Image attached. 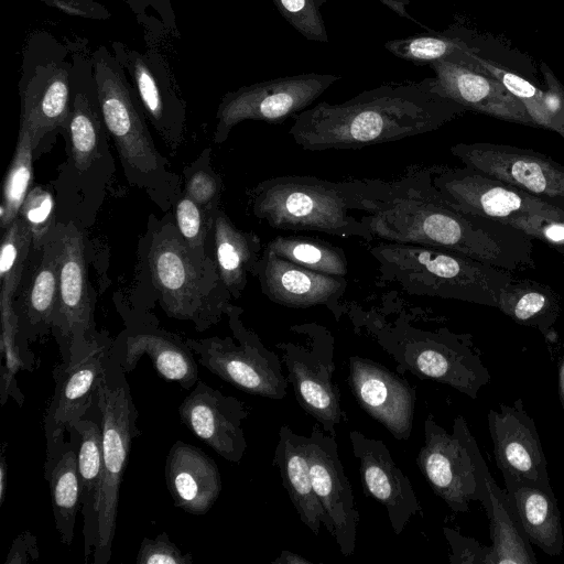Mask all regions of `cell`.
<instances>
[{
  "mask_svg": "<svg viewBox=\"0 0 564 564\" xmlns=\"http://www.w3.org/2000/svg\"><path fill=\"white\" fill-rule=\"evenodd\" d=\"M361 219L376 239L442 248L510 272L533 267V239L498 221L451 206L432 182V170L399 180H367Z\"/></svg>",
  "mask_w": 564,
  "mask_h": 564,
  "instance_id": "obj_1",
  "label": "cell"
},
{
  "mask_svg": "<svg viewBox=\"0 0 564 564\" xmlns=\"http://www.w3.org/2000/svg\"><path fill=\"white\" fill-rule=\"evenodd\" d=\"M466 111L435 90L434 78L390 83L301 111L289 134L308 151L359 149L437 130Z\"/></svg>",
  "mask_w": 564,
  "mask_h": 564,
  "instance_id": "obj_2",
  "label": "cell"
},
{
  "mask_svg": "<svg viewBox=\"0 0 564 564\" xmlns=\"http://www.w3.org/2000/svg\"><path fill=\"white\" fill-rule=\"evenodd\" d=\"M134 290L128 301L150 311L155 301L175 319L197 332L218 324L232 305L213 256L198 259L180 235L172 210L151 214L139 240Z\"/></svg>",
  "mask_w": 564,
  "mask_h": 564,
  "instance_id": "obj_3",
  "label": "cell"
},
{
  "mask_svg": "<svg viewBox=\"0 0 564 564\" xmlns=\"http://www.w3.org/2000/svg\"><path fill=\"white\" fill-rule=\"evenodd\" d=\"M93 65L100 111L127 182L143 191L162 212L172 210L183 182L156 149L135 90L104 47L93 55Z\"/></svg>",
  "mask_w": 564,
  "mask_h": 564,
  "instance_id": "obj_4",
  "label": "cell"
},
{
  "mask_svg": "<svg viewBox=\"0 0 564 564\" xmlns=\"http://www.w3.org/2000/svg\"><path fill=\"white\" fill-rule=\"evenodd\" d=\"M66 160L52 182L58 223H74L83 230L94 226L116 173L110 135L94 88L73 86L67 127L62 134Z\"/></svg>",
  "mask_w": 564,
  "mask_h": 564,
  "instance_id": "obj_5",
  "label": "cell"
},
{
  "mask_svg": "<svg viewBox=\"0 0 564 564\" xmlns=\"http://www.w3.org/2000/svg\"><path fill=\"white\" fill-rule=\"evenodd\" d=\"M367 180L329 181L285 175L267 178L249 191L250 209L269 226L293 231H319L372 241L361 219Z\"/></svg>",
  "mask_w": 564,
  "mask_h": 564,
  "instance_id": "obj_6",
  "label": "cell"
},
{
  "mask_svg": "<svg viewBox=\"0 0 564 564\" xmlns=\"http://www.w3.org/2000/svg\"><path fill=\"white\" fill-rule=\"evenodd\" d=\"M371 254L386 280L410 294L496 307L512 272L442 248L381 241Z\"/></svg>",
  "mask_w": 564,
  "mask_h": 564,
  "instance_id": "obj_7",
  "label": "cell"
},
{
  "mask_svg": "<svg viewBox=\"0 0 564 564\" xmlns=\"http://www.w3.org/2000/svg\"><path fill=\"white\" fill-rule=\"evenodd\" d=\"M126 371L110 357L102 376L96 404L102 427V473L91 522L84 534V557L94 555L95 564H107L116 535L119 490L133 440L142 432L137 425L139 412L133 402Z\"/></svg>",
  "mask_w": 564,
  "mask_h": 564,
  "instance_id": "obj_8",
  "label": "cell"
},
{
  "mask_svg": "<svg viewBox=\"0 0 564 564\" xmlns=\"http://www.w3.org/2000/svg\"><path fill=\"white\" fill-rule=\"evenodd\" d=\"M431 170L434 186L457 210L518 229L564 253V209L467 166Z\"/></svg>",
  "mask_w": 564,
  "mask_h": 564,
  "instance_id": "obj_9",
  "label": "cell"
},
{
  "mask_svg": "<svg viewBox=\"0 0 564 564\" xmlns=\"http://www.w3.org/2000/svg\"><path fill=\"white\" fill-rule=\"evenodd\" d=\"M376 337L398 370L449 386L471 399L491 379L469 334H455L447 328L430 332L400 324L377 330Z\"/></svg>",
  "mask_w": 564,
  "mask_h": 564,
  "instance_id": "obj_10",
  "label": "cell"
},
{
  "mask_svg": "<svg viewBox=\"0 0 564 564\" xmlns=\"http://www.w3.org/2000/svg\"><path fill=\"white\" fill-rule=\"evenodd\" d=\"M416 464L425 480L452 511L468 512L471 501H481L488 466L463 415L447 432L429 415L424 422V444Z\"/></svg>",
  "mask_w": 564,
  "mask_h": 564,
  "instance_id": "obj_11",
  "label": "cell"
},
{
  "mask_svg": "<svg viewBox=\"0 0 564 564\" xmlns=\"http://www.w3.org/2000/svg\"><path fill=\"white\" fill-rule=\"evenodd\" d=\"M241 313L240 307L231 305L226 314L234 338H186V343L199 364L224 381L253 395L281 400L286 395L289 381L280 357L246 328Z\"/></svg>",
  "mask_w": 564,
  "mask_h": 564,
  "instance_id": "obj_12",
  "label": "cell"
},
{
  "mask_svg": "<svg viewBox=\"0 0 564 564\" xmlns=\"http://www.w3.org/2000/svg\"><path fill=\"white\" fill-rule=\"evenodd\" d=\"M113 303L124 327L112 341L110 357L130 372L148 355L164 380L186 390L193 388L198 381V367L186 338L163 328L154 314L133 306L121 292L115 293Z\"/></svg>",
  "mask_w": 564,
  "mask_h": 564,
  "instance_id": "obj_13",
  "label": "cell"
},
{
  "mask_svg": "<svg viewBox=\"0 0 564 564\" xmlns=\"http://www.w3.org/2000/svg\"><path fill=\"white\" fill-rule=\"evenodd\" d=\"M340 77L307 73L278 77L227 93L220 100L213 141L224 143L236 124L245 120L281 123L305 110Z\"/></svg>",
  "mask_w": 564,
  "mask_h": 564,
  "instance_id": "obj_14",
  "label": "cell"
},
{
  "mask_svg": "<svg viewBox=\"0 0 564 564\" xmlns=\"http://www.w3.org/2000/svg\"><path fill=\"white\" fill-rule=\"evenodd\" d=\"M62 240L58 301L52 335L67 361L72 348L97 337L95 322L96 294L87 271L85 230L74 223H58Z\"/></svg>",
  "mask_w": 564,
  "mask_h": 564,
  "instance_id": "obj_15",
  "label": "cell"
},
{
  "mask_svg": "<svg viewBox=\"0 0 564 564\" xmlns=\"http://www.w3.org/2000/svg\"><path fill=\"white\" fill-rule=\"evenodd\" d=\"M288 370L300 406L316 420L321 429L336 437L343 420L340 393L334 382V346L328 334L308 333L303 344L286 341L276 345Z\"/></svg>",
  "mask_w": 564,
  "mask_h": 564,
  "instance_id": "obj_16",
  "label": "cell"
},
{
  "mask_svg": "<svg viewBox=\"0 0 564 564\" xmlns=\"http://www.w3.org/2000/svg\"><path fill=\"white\" fill-rule=\"evenodd\" d=\"M451 153L464 166L564 209V165L546 154L490 142L457 143Z\"/></svg>",
  "mask_w": 564,
  "mask_h": 564,
  "instance_id": "obj_17",
  "label": "cell"
},
{
  "mask_svg": "<svg viewBox=\"0 0 564 564\" xmlns=\"http://www.w3.org/2000/svg\"><path fill=\"white\" fill-rule=\"evenodd\" d=\"M112 341L109 333L101 330L72 348L68 360L54 368V393L43 420L45 440L65 435L85 417L96 400Z\"/></svg>",
  "mask_w": 564,
  "mask_h": 564,
  "instance_id": "obj_18",
  "label": "cell"
},
{
  "mask_svg": "<svg viewBox=\"0 0 564 564\" xmlns=\"http://www.w3.org/2000/svg\"><path fill=\"white\" fill-rule=\"evenodd\" d=\"M113 56L131 75L135 93L151 126L175 153L186 139V102L158 53H139L113 43Z\"/></svg>",
  "mask_w": 564,
  "mask_h": 564,
  "instance_id": "obj_19",
  "label": "cell"
},
{
  "mask_svg": "<svg viewBox=\"0 0 564 564\" xmlns=\"http://www.w3.org/2000/svg\"><path fill=\"white\" fill-rule=\"evenodd\" d=\"M306 452L313 487L326 518L325 529L340 553L349 556L356 547L359 513L336 440L315 426L306 436Z\"/></svg>",
  "mask_w": 564,
  "mask_h": 564,
  "instance_id": "obj_20",
  "label": "cell"
},
{
  "mask_svg": "<svg viewBox=\"0 0 564 564\" xmlns=\"http://www.w3.org/2000/svg\"><path fill=\"white\" fill-rule=\"evenodd\" d=\"M430 66L435 73V90L467 111L536 128L521 101L498 79L470 63L465 53Z\"/></svg>",
  "mask_w": 564,
  "mask_h": 564,
  "instance_id": "obj_21",
  "label": "cell"
},
{
  "mask_svg": "<svg viewBox=\"0 0 564 564\" xmlns=\"http://www.w3.org/2000/svg\"><path fill=\"white\" fill-rule=\"evenodd\" d=\"M348 383L359 406L398 441L411 436L416 391L405 379L368 358L348 359Z\"/></svg>",
  "mask_w": 564,
  "mask_h": 564,
  "instance_id": "obj_22",
  "label": "cell"
},
{
  "mask_svg": "<svg viewBox=\"0 0 564 564\" xmlns=\"http://www.w3.org/2000/svg\"><path fill=\"white\" fill-rule=\"evenodd\" d=\"M182 423L219 456L239 463L247 449L242 423L248 416L245 403L226 395L203 380L178 406Z\"/></svg>",
  "mask_w": 564,
  "mask_h": 564,
  "instance_id": "obj_23",
  "label": "cell"
},
{
  "mask_svg": "<svg viewBox=\"0 0 564 564\" xmlns=\"http://www.w3.org/2000/svg\"><path fill=\"white\" fill-rule=\"evenodd\" d=\"M349 441L359 462L365 495L384 507L393 532L401 534L412 517L422 511L410 479L395 464L383 441L359 431H350Z\"/></svg>",
  "mask_w": 564,
  "mask_h": 564,
  "instance_id": "obj_24",
  "label": "cell"
},
{
  "mask_svg": "<svg viewBox=\"0 0 564 564\" xmlns=\"http://www.w3.org/2000/svg\"><path fill=\"white\" fill-rule=\"evenodd\" d=\"M488 426L495 460L501 473L550 485L540 435L521 398L489 410Z\"/></svg>",
  "mask_w": 564,
  "mask_h": 564,
  "instance_id": "obj_25",
  "label": "cell"
},
{
  "mask_svg": "<svg viewBox=\"0 0 564 564\" xmlns=\"http://www.w3.org/2000/svg\"><path fill=\"white\" fill-rule=\"evenodd\" d=\"M61 258L58 224L54 237L42 249H31L13 301L20 332L29 343L52 333L58 301Z\"/></svg>",
  "mask_w": 564,
  "mask_h": 564,
  "instance_id": "obj_26",
  "label": "cell"
},
{
  "mask_svg": "<svg viewBox=\"0 0 564 564\" xmlns=\"http://www.w3.org/2000/svg\"><path fill=\"white\" fill-rule=\"evenodd\" d=\"M69 72L54 64L40 66L22 93L20 124L31 133L34 158L46 153L65 131L72 108Z\"/></svg>",
  "mask_w": 564,
  "mask_h": 564,
  "instance_id": "obj_27",
  "label": "cell"
},
{
  "mask_svg": "<svg viewBox=\"0 0 564 564\" xmlns=\"http://www.w3.org/2000/svg\"><path fill=\"white\" fill-rule=\"evenodd\" d=\"M256 278L262 293L272 302L296 308L335 303L344 294L345 276L321 273L263 248Z\"/></svg>",
  "mask_w": 564,
  "mask_h": 564,
  "instance_id": "obj_28",
  "label": "cell"
},
{
  "mask_svg": "<svg viewBox=\"0 0 564 564\" xmlns=\"http://www.w3.org/2000/svg\"><path fill=\"white\" fill-rule=\"evenodd\" d=\"M164 476L174 506L194 516L207 513L223 488L216 462L200 448L183 441L171 446Z\"/></svg>",
  "mask_w": 564,
  "mask_h": 564,
  "instance_id": "obj_29",
  "label": "cell"
},
{
  "mask_svg": "<svg viewBox=\"0 0 564 564\" xmlns=\"http://www.w3.org/2000/svg\"><path fill=\"white\" fill-rule=\"evenodd\" d=\"M512 509L531 544L550 556L564 547V533L557 499L550 485L502 473Z\"/></svg>",
  "mask_w": 564,
  "mask_h": 564,
  "instance_id": "obj_30",
  "label": "cell"
},
{
  "mask_svg": "<svg viewBox=\"0 0 564 564\" xmlns=\"http://www.w3.org/2000/svg\"><path fill=\"white\" fill-rule=\"evenodd\" d=\"M465 57L498 79L516 96L536 128L556 132L564 140V85L546 63H540L545 85V89H542L522 76L482 57L476 47L465 53Z\"/></svg>",
  "mask_w": 564,
  "mask_h": 564,
  "instance_id": "obj_31",
  "label": "cell"
},
{
  "mask_svg": "<svg viewBox=\"0 0 564 564\" xmlns=\"http://www.w3.org/2000/svg\"><path fill=\"white\" fill-rule=\"evenodd\" d=\"M220 280L232 299H239L248 275L256 276L263 248L260 238L236 227L228 215L218 208L214 215L207 241Z\"/></svg>",
  "mask_w": 564,
  "mask_h": 564,
  "instance_id": "obj_32",
  "label": "cell"
},
{
  "mask_svg": "<svg viewBox=\"0 0 564 564\" xmlns=\"http://www.w3.org/2000/svg\"><path fill=\"white\" fill-rule=\"evenodd\" d=\"M273 464L301 521L318 535L326 518L315 494L306 452V436L282 425L278 434Z\"/></svg>",
  "mask_w": 564,
  "mask_h": 564,
  "instance_id": "obj_33",
  "label": "cell"
},
{
  "mask_svg": "<svg viewBox=\"0 0 564 564\" xmlns=\"http://www.w3.org/2000/svg\"><path fill=\"white\" fill-rule=\"evenodd\" d=\"M64 435L46 440L44 478L51 492L53 517L61 542L69 546L74 539L78 511H82L80 479L75 442Z\"/></svg>",
  "mask_w": 564,
  "mask_h": 564,
  "instance_id": "obj_34",
  "label": "cell"
},
{
  "mask_svg": "<svg viewBox=\"0 0 564 564\" xmlns=\"http://www.w3.org/2000/svg\"><path fill=\"white\" fill-rule=\"evenodd\" d=\"M490 522V564H536L531 542L525 535L506 490H502L490 471L486 477L482 500Z\"/></svg>",
  "mask_w": 564,
  "mask_h": 564,
  "instance_id": "obj_35",
  "label": "cell"
},
{
  "mask_svg": "<svg viewBox=\"0 0 564 564\" xmlns=\"http://www.w3.org/2000/svg\"><path fill=\"white\" fill-rule=\"evenodd\" d=\"M497 308L520 325L533 327L550 337L561 306L557 293L543 283L517 279L501 290Z\"/></svg>",
  "mask_w": 564,
  "mask_h": 564,
  "instance_id": "obj_36",
  "label": "cell"
},
{
  "mask_svg": "<svg viewBox=\"0 0 564 564\" xmlns=\"http://www.w3.org/2000/svg\"><path fill=\"white\" fill-rule=\"evenodd\" d=\"M32 249L31 231L18 216L3 231L0 247V313L1 319L13 318V301Z\"/></svg>",
  "mask_w": 564,
  "mask_h": 564,
  "instance_id": "obj_37",
  "label": "cell"
},
{
  "mask_svg": "<svg viewBox=\"0 0 564 564\" xmlns=\"http://www.w3.org/2000/svg\"><path fill=\"white\" fill-rule=\"evenodd\" d=\"M77 434V465L82 491L83 534L91 522L102 473V427L100 421L83 417L73 427Z\"/></svg>",
  "mask_w": 564,
  "mask_h": 564,
  "instance_id": "obj_38",
  "label": "cell"
},
{
  "mask_svg": "<svg viewBox=\"0 0 564 564\" xmlns=\"http://www.w3.org/2000/svg\"><path fill=\"white\" fill-rule=\"evenodd\" d=\"M264 248L291 262L321 273L345 276L348 272V261L343 249L325 240L278 236Z\"/></svg>",
  "mask_w": 564,
  "mask_h": 564,
  "instance_id": "obj_39",
  "label": "cell"
},
{
  "mask_svg": "<svg viewBox=\"0 0 564 564\" xmlns=\"http://www.w3.org/2000/svg\"><path fill=\"white\" fill-rule=\"evenodd\" d=\"M34 151L30 131L20 124L18 141L8 166L0 204V227L4 231L19 216L21 206L31 188Z\"/></svg>",
  "mask_w": 564,
  "mask_h": 564,
  "instance_id": "obj_40",
  "label": "cell"
},
{
  "mask_svg": "<svg viewBox=\"0 0 564 564\" xmlns=\"http://www.w3.org/2000/svg\"><path fill=\"white\" fill-rule=\"evenodd\" d=\"M394 56L415 65L451 59L474 48L460 36L446 33L419 34L395 39L383 44Z\"/></svg>",
  "mask_w": 564,
  "mask_h": 564,
  "instance_id": "obj_41",
  "label": "cell"
},
{
  "mask_svg": "<svg viewBox=\"0 0 564 564\" xmlns=\"http://www.w3.org/2000/svg\"><path fill=\"white\" fill-rule=\"evenodd\" d=\"M32 235V248L42 249L55 235L58 219L54 191L48 186H31L19 213Z\"/></svg>",
  "mask_w": 564,
  "mask_h": 564,
  "instance_id": "obj_42",
  "label": "cell"
},
{
  "mask_svg": "<svg viewBox=\"0 0 564 564\" xmlns=\"http://www.w3.org/2000/svg\"><path fill=\"white\" fill-rule=\"evenodd\" d=\"M172 213L180 235L192 252L200 260L210 257L207 241L216 212L204 208L183 189L173 203Z\"/></svg>",
  "mask_w": 564,
  "mask_h": 564,
  "instance_id": "obj_43",
  "label": "cell"
},
{
  "mask_svg": "<svg viewBox=\"0 0 564 564\" xmlns=\"http://www.w3.org/2000/svg\"><path fill=\"white\" fill-rule=\"evenodd\" d=\"M212 149H204L189 165L183 169V189L204 208L216 212L220 208L224 182L214 169Z\"/></svg>",
  "mask_w": 564,
  "mask_h": 564,
  "instance_id": "obj_44",
  "label": "cell"
},
{
  "mask_svg": "<svg viewBox=\"0 0 564 564\" xmlns=\"http://www.w3.org/2000/svg\"><path fill=\"white\" fill-rule=\"evenodd\" d=\"M280 14L302 36L310 41L328 43L326 25L321 12L326 0H272Z\"/></svg>",
  "mask_w": 564,
  "mask_h": 564,
  "instance_id": "obj_45",
  "label": "cell"
},
{
  "mask_svg": "<svg viewBox=\"0 0 564 564\" xmlns=\"http://www.w3.org/2000/svg\"><path fill=\"white\" fill-rule=\"evenodd\" d=\"M191 553H182L166 532H161L154 539L144 538L140 544L137 564H193Z\"/></svg>",
  "mask_w": 564,
  "mask_h": 564,
  "instance_id": "obj_46",
  "label": "cell"
},
{
  "mask_svg": "<svg viewBox=\"0 0 564 564\" xmlns=\"http://www.w3.org/2000/svg\"><path fill=\"white\" fill-rule=\"evenodd\" d=\"M443 533L451 547L449 563L490 564L489 546L480 544L474 538L460 534L453 528L444 527Z\"/></svg>",
  "mask_w": 564,
  "mask_h": 564,
  "instance_id": "obj_47",
  "label": "cell"
},
{
  "mask_svg": "<svg viewBox=\"0 0 564 564\" xmlns=\"http://www.w3.org/2000/svg\"><path fill=\"white\" fill-rule=\"evenodd\" d=\"M39 555L36 536L24 531L13 540L4 564H28L36 561Z\"/></svg>",
  "mask_w": 564,
  "mask_h": 564,
  "instance_id": "obj_48",
  "label": "cell"
},
{
  "mask_svg": "<svg viewBox=\"0 0 564 564\" xmlns=\"http://www.w3.org/2000/svg\"><path fill=\"white\" fill-rule=\"evenodd\" d=\"M52 3L67 13L80 17H91L95 11L88 7L86 0H52Z\"/></svg>",
  "mask_w": 564,
  "mask_h": 564,
  "instance_id": "obj_49",
  "label": "cell"
},
{
  "mask_svg": "<svg viewBox=\"0 0 564 564\" xmlns=\"http://www.w3.org/2000/svg\"><path fill=\"white\" fill-rule=\"evenodd\" d=\"M382 4L387 6L389 9L393 10L397 14H399L401 18H405L408 20H411L415 23L417 21L413 19L406 11V6L410 3L409 0H378Z\"/></svg>",
  "mask_w": 564,
  "mask_h": 564,
  "instance_id": "obj_50",
  "label": "cell"
},
{
  "mask_svg": "<svg viewBox=\"0 0 564 564\" xmlns=\"http://www.w3.org/2000/svg\"><path fill=\"white\" fill-rule=\"evenodd\" d=\"M274 564H311L312 562L305 557L292 553L290 551H282L280 555L273 560Z\"/></svg>",
  "mask_w": 564,
  "mask_h": 564,
  "instance_id": "obj_51",
  "label": "cell"
},
{
  "mask_svg": "<svg viewBox=\"0 0 564 564\" xmlns=\"http://www.w3.org/2000/svg\"><path fill=\"white\" fill-rule=\"evenodd\" d=\"M8 484V464L2 453L0 463V506L3 503Z\"/></svg>",
  "mask_w": 564,
  "mask_h": 564,
  "instance_id": "obj_52",
  "label": "cell"
},
{
  "mask_svg": "<svg viewBox=\"0 0 564 564\" xmlns=\"http://www.w3.org/2000/svg\"><path fill=\"white\" fill-rule=\"evenodd\" d=\"M557 390L562 409L564 410V356L560 362L557 371Z\"/></svg>",
  "mask_w": 564,
  "mask_h": 564,
  "instance_id": "obj_53",
  "label": "cell"
},
{
  "mask_svg": "<svg viewBox=\"0 0 564 564\" xmlns=\"http://www.w3.org/2000/svg\"><path fill=\"white\" fill-rule=\"evenodd\" d=\"M563 260H564V253H562Z\"/></svg>",
  "mask_w": 564,
  "mask_h": 564,
  "instance_id": "obj_54",
  "label": "cell"
}]
</instances>
